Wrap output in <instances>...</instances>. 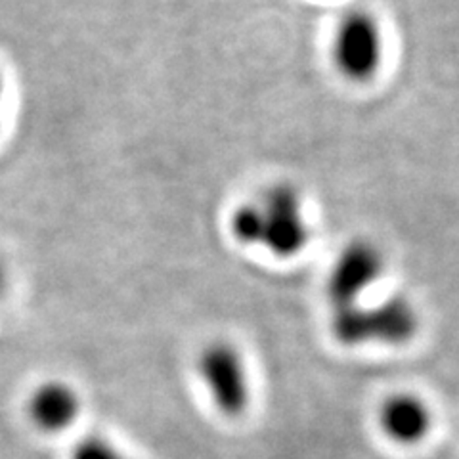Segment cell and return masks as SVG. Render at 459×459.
Masks as SVG:
<instances>
[{
  "mask_svg": "<svg viewBox=\"0 0 459 459\" xmlns=\"http://www.w3.org/2000/svg\"><path fill=\"white\" fill-rule=\"evenodd\" d=\"M3 96H4V79H3V74H0V108H3Z\"/></svg>",
  "mask_w": 459,
  "mask_h": 459,
  "instance_id": "30bf717a",
  "label": "cell"
},
{
  "mask_svg": "<svg viewBox=\"0 0 459 459\" xmlns=\"http://www.w3.org/2000/svg\"><path fill=\"white\" fill-rule=\"evenodd\" d=\"M199 376L212 404L228 418H239L249 406V381L239 351L226 341L211 342L197 360Z\"/></svg>",
  "mask_w": 459,
  "mask_h": 459,
  "instance_id": "5b68a950",
  "label": "cell"
},
{
  "mask_svg": "<svg viewBox=\"0 0 459 459\" xmlns=\"http://www.w3.org/2000/svg\"><path fill=\"white\" fill-rule=\"evenodd\" d=\"M389 272V256L376 239L354 238L335 255L325 280V295L332 310L366 303Z\"/></svg>",
  "mask_w": 459,
  "mask_h": 459,
  "instance_id": "3957f363",
  "label": "cell"
},
{
  "mask_svg": "<svg viewBox=\"0 0 459 459\" xmlns=\"http://www.w3.org/2000/svg\"><path fill=\"white\" fill-rule=\"evenodd\" d=\"M420 327V310L404 293H391L373 303L332 310V333L344 347H402L418 335Z\"/></svg>",
  "mask_w": 459,
  "mask_h": 459,
  "instance_id": "6da1fadb",
  "label": "cell"
},
{
  "mask_svg": "<svg viewBox=\"0 0 459 459\" xmlns=\"http://www.w3.org/2000/svg\"><path fill=\"white\" fill-rule=\"evenodd\" d=\"M261 212V247L280 261L295 258L310 243V222L300 192L291 184H276L256 201Z\"/></svg>",
  "mask_w": 459,
  "mask_h": 459,
  "instance_id": "277c9868",
  "label": "cell"
},
{
  "mask_svg": "<svg viewBox=\"0 0 459 459\" xmlns=\"http://www.w3.org/2000/svg\"><path fill=\"white\" fill-rule=\"evenodd\" d=\"M71 459H133V457L121 454L104 438L91 437L77 444L74 452H71Z\"/></svg>",
  "mask_w": 459,
  "mask_h": 459,
  "instance_id": "ba28073f",
  "label": "cell"
},
{
  "mask_svg": "<svg viewBox=\"0 0 459 459\" xmlns=\"http://www.w3.org/2000/svg\"><path fill=\"white\" fill-rule=\"evenodd\" d=\"M4 287H6V272H4L3 263H0V295L4 293Z\"/></svg>",
  "mask_w": 459,
  "mask_h": 459,
  "instance_id": "9c48e42d",
  "label": "cell"
},
{
  "mask_svg": "<svg viewBox=\"0 0 459 459\" xmlns=\"http://www.w3.org/2000/svg\"><path fill=\"white\" fill-rule=\"evenodd\" d=\"M383 433L402 446L421 442L433 427V413L427 402L415 394L398 393L386 398L379 408Z\"/></svg>",
  "mask_w": 459,
  "mask_h": 459,
  "instance_id": "8992f818",
  "label": "cell"
},
{
  "mask_svg": "<svg viewBox=\"0 0 459 459\" xmlns=\"http://www.w3.org/2000/svg\"><path fill=\"white\" fill-rule=\"evenodd\" d=\"M386 31L379 16L362 8H354L337 22L329 57L337 75L354 86L376 81L386 62Z\"/></svg>",
  "mask_w": 459,
  "mask_h": 459,
  "instance_id": "7a4b0ae2",
  "label": "cell"
},
{
  "mask_svg": "<svg viewBox=\"0 0 459 459\" xmlns=\"http://www.w3.org/2000/svg\"><path fill=\"white\" fill-rule=\"evenodd\" d=\"M77 393L62 381L40 385L29 400V418L45 433H60L79 418Z\"/></svg>",
  "mask_w": 459,
  "mask_h": 459,
  "instance_id": "52a82bcc",
  "label": "cell"
}]
</instances>
